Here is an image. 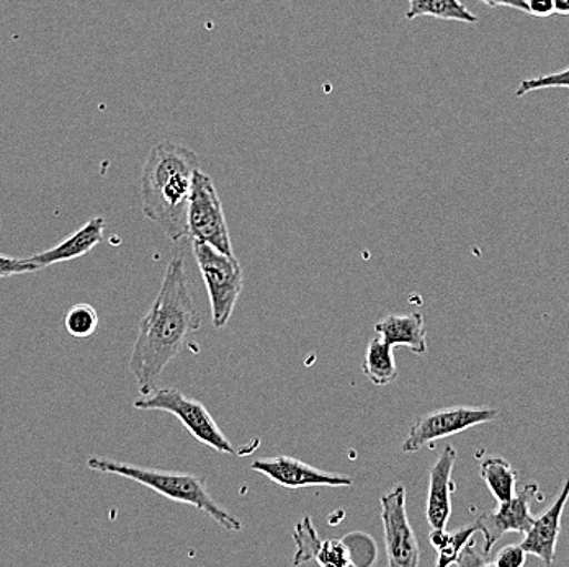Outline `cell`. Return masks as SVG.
I'll list each match as a JSON object with an SVG mask.
<instances>
[{"label":"cell","mask_w":569,"mask_h":567,"mask_svg":"<svg viewBox=\"0 0 569 567\" xmlns=\"http://www.w3.org/2000/svg\"><path fill=\"white\" fill-rule=\"evenodd\" d=\"M201 320L187 279L186 262L171 259L161 290L151 310L142 316L131 352L130 372L140 385L141 396L158 388L166 366L182 351L190 335L200 331Z\"/></svg>","instance_id":"1"},{"label":"cell","mask_w":569,"mask_h":567,"mask_svg":"<svg viewBox=\"0 0 569 567\" xmlns=\"http://www.w3.org/2000/svg\"><path fill=\"white\" fill-rule=\"evenodd\" d=\"M199 155L189 148L162 141L149 152L141 178L142 213L169 240L189 236L187 211Z\"/></svg>","instance_id":"2"},{"label":"cell","mask_w":569,"mask_h":567,"mask_svg":"<svg viewBox=\"0 0 569 567\" xmlns=\"http://www.w3.org/2000/svg\"><path fill=\"white\" fill-rule=\"evenodd\" d=\"M87 468L102 473V475L120 476V478L134 480V483L148 487V489L161 494L166 499L199 508L200 512L210 515L224 530L239 531L242 528L238 518L232 517L223 507L218 506L217 500L211 497L210 490H208L207 483L199 476L142 468V466L114 462V459L103 458V456H90L87 459Z\"/></svg>","instance_id":"3"},{"label":"cell","mask_w":569,"mask_h":567,"mask_svg":"<svg viewBox=\"0 0 569 567\" xmlns=\"http://www.w3.org/2000/svg\"><path fill=\"white\" fill-rule=\"evenodd\" d=\"M193 255L207 285L213 326L224 327L244 286L241 264L234 255L223 254L207 242L197 240H193Z\"/></svg>","instance_id":"4"},{"label":"cell","mask_w":569,"mask_h":567,"mask_svg":"<svg viewBox=\"0 0 569 567\" xmlns=\"http://www.w3.org/2000/svg\"><path fill=\"white\" fill-rule=\"evenodd\" d=\"M134 409L138 411H162V413L172 414L182 422L183 427L192 434L193 438L207 447L217 449L220 453L234 455L236 448L228 441L227 435L218 427L210 411L200 403L180 393L179 389H158L141 396L134 401Z\"/></svg>","instance_id":"5"},{"label":"cell","mask_w":569,"mask_h":567,"mask_svg":"<svg viewBox=\"0 0 569 567\" xmlns=\"http://www.w3.org/2000/svg\"><path fill=\"white\" fill-rule=\"evenodd\" d=\"M187 230L192 240L207 242L223 254L232 255L227 217L210 175L197 171L187 211Z\"/></svg>","instance_id":"6"},{"label":"cell","mask_w":569,"mask_h":567,"mask_svg":"<svg viewBox=\"0 0 569 567\" xmlns=\"http://www.w3.org/2000/svg\"><path fill=\"white\" fill-rule=\"evenodd\" d=\"M499 411L491 407H449V409L433 411L415 422L409 428L408 437L402 444V452L416 453L419 449L442 441L446 437L461 434L471 427L496 421Z\"/></svg>","instance_id":"7"},{"label":"cell","mask_w":569,"mask_h":567,"mask_svg":"<svg viewBox=\"0 0 569 567\" xmlns=\"http://www.w3.org/2000/svg\"><path fill=\"white\" fill-rule=\"evenodd\" d=\"M536 500H543L539 483H529L517 490L508 503H498L492 510L481 512L475 525L485 537V551L491 553L496 543L506 534H526L533 524L530 506Z\"/></svg>","instance_id":"8"},{"label":"cell","mask_w":569,"mask_h":567,"mask_svg":"<svg viewBox=\"0 0 569 567\" xmlns=\"http://www.w3.org/2000/svg\"><path fill=\"white\" fill-rule=\"evenodd\" d=\"M381 522H383L388 565L391 567L418 566L421 549L406 514V489L401 484L381 497Z\"/></svg>","instance_id":"9"},{"label":"cell","mask_w":569,"mask_h":567,"mask_svg":"<svg viewBox=\"0 0 569 567\" xmlns=\"http://www.w3.org/2000/svg\"><path fill=\"white\" fill-rule=\"evenodd\" d=\"M252 472L262 473L272 483L287 489H301L310 486L350 487L352 478L338 473H326L315 466L307 465L291 456L256 459L251 465Z\"/></svg>","instance_id":"10"},{"label":"cell","mask_w":569,"mask_h":567,"mask_svg":"<svg viewBox=\"0 0 569 567\" xmlns=\"http://www.w3.org/2000/svg\"><path fill=\"white\" fill-rule=\"evenodd\" d=\"M457 463V449L447 445L430 469L429 493H427L426 518L430 530H443L452 515V496L456 483L452 479Z\"/></svg>","instance_id":"11"},{"label":"cell","mask_w":569,"mask_h":567,"mask_svg":"<svg viewBox=\"0 0 569 567\" xmlns=\"http://www.w3.org/2000/svg\"><path fill=\"white\" fill-rule=\"evenodd\" d=\"M569 499V478L561 487L555 503L540 517L533 518L532 527L523 534L520 543L527 555L537 556L545 566H551L557 556L558 538L561 534V518Z\"/></svg>","instance_id":"12"},{"label":"cell","mask_w":569,"mask_h":567,"mask_svg":"<svg viewBox=\"0 0 569 567\" xmlns=\"http://www.w3.org/2000/svg\"><path fill=\"white\" fill-rule=\"evenodd\" d=\"M106 233V220L97 216L87 221L84 226L79 227L71 236L59 242L54 247L30 257L40 270L51 267V265L71 262L74 259L84 257L92 249H96L103 241Z\"/></svg>","instance_id":"13"},{"label":"cell","mask_w":569,"mask_h":567,"mask_svg":"<svg viewBox=\"0 0 569 567\" xmlns=\"http://www.w3.org/2000/svg\"><path fill=\"white\" fill-rule=\"evenodd\" d=\"M375 331L393 347H406L416 355L427 352L426 324L421 313L391 314L375 324Z\"/></svg>","instance_id":"14"},{"label":"cell","mask_w":569,"mask_h":567,"mask_svg":"<svg viewBox=\"0 0 569 567\" xmlns=\"http://www.w3.org/2000/svg\"><path fill=\"white\" fill-rule=\"evenodd\" d=\"M481 479L498 503H508L517 493V472L501 456H485L480 463Z\"/></svg>","instance_id":"15"},{"label":"cell","mask_w":569,"mask_h":567,"mask_svg":"<svg viewBox=\"0 0 569 567\" xmlns=\"http://www.w3.org/2000/svg\"><path fill=\"white\" fill-rule=\"evenodd\" d=\"M363 373L373 385L387 386L398 378L395 363L393 345L388 344L381 335L371 338L362 363Z\"/></svg>","instance_id":"16"},{"label":"cell","mask_w":569,"mask_h":567,"mask_svg":"<svg viewBox=\"0 0 569 567\" xmlns=\"http://www.w3.org/2000/svg\"><path fill=\"white\" fill-rule=\"evenodd\" d=\"M408 2L406 19L409 20L419 19V17L463 23H478L480 20L461 0H408Z\"/></svg>","instance_id":"17"},{"label":"cell","mask_w":569,"mask_h":567,"mask_svg":"<svg viewBox=\"0 0 569 567\" xmlns=\"http://www.w3.org/2000/svg\"><path fill=\"white\" fill-rule=\"evenodd\" d=\"M477 525L470 524L467 527L458 528L453 534L443 528V530H430L429 541L433 548L439 553V561L437 566L447 567L450 565H457L458 556H460L461 549L465 548L471 537L477 534Z\"/></svg>","instance_id":"18"},{"label":"cell","mask_w":569,"mask_h":567,"mask_svg":"<svg viewBox=\"0 0 569 567\" xmlns=\"http://www.w3.org/2000/svg\"><path fill=\"white\" fill-rule=\"evenodd\" d=\"M99 314L90 304H76L64 317V328L71 337L87 338L96 334Z\"/></svg>","instance_id":"19"},{"label":"cell","mask_w":569,"mask_h":567,"mask_svg":"<svg viewBox=\"0 0 569 567\" xmlns=\"http://www.w3.org/2000/svg\"><path fill=\"white\" fill-rule=\"evenodd\" d=\"M295 541H297V555H295L293 565H305V563L316 559L319 549H321L322 539L311 524L310 517H305L300 524L295 527Z\"/></svg>","instance_id":"20"},{"label":"cell","mask_w":569,"mask_h":567,"mask_svg":"<svg viewBox=\"0 0 569 567\" xmlns=\"http://www.w3.org/2000/svg\"><path fill=\"white\" fill-rule=\"evenodd\" d=\"M349 548L352 566H370L377 559V548L373 538L363 534H350L342 538Z\"/></svg>","instance_id":"21"},{"label":"cell","mask_w":569,"mask_h":567,"mask_svg":"<svg viewBox=\"0 0 569 567\" xmlns=\"http://www.w3.org/2000/svg\"><path fill=\"white\" fill-rule=\"evenodd\" d=\"M316 561L319 566L347 567L352 566L349 548H347L343 539H329L322 541Z\"/></svg>","instance_id":"22"},{"label":"cell","mask_w":569,"mask_h":567,"mask_svg":"<svg viewBox=\"0 0 569 567\" xmlns=\"http://www.w3.org/2000/svg\"><path fill=\"white\" fill-rule=\"evenodd\" d=\"M540 89H569V65L563 71L553 72V74L526 79L516 90V97H523Z\"/></svg>","instance_id":"23"},{"label":"cell","mask_w":569,"mask_h":567,"mask_svg":"<svg viewBox=\"0 0 569 567\" xmlns=\"http://www.w3.org/2000/svg\"><path fill=\"white\" fill-rule=\"evenodd\" d=\"M34 272H40V267L31 259H13L0 254V280Z\"/></svg>","instance_id":"24"},{"label":"cell","mask_w":569,"mask_h":567,"mask_svg":"<svg viewBox=\"0 0 569 567\" xmlns=\"http://www.w3.org/2000/svg\"><path fill=\"white\" fill-rule=\"evenodd\" d=\"M527 563V551L522 545H508L496 555L491 566L496 567H522Z\"/></svg>","instance_id":"25"},{"label":"cell","mask_w":569,"mask_h":567,"mask_svg":"<svg viewBox=\"0 0 569 567\" xmlns=\"http://www.w3.org/2000/svg\"><path fill=\"white\" fill-rule=\"evenodd\" d=\"M458 566H491V561L488 559V553L483 549H480L478 543L475 539H470V541L465 545V548L461 549L460 556L457 559Z\"/></svg>","instance_id":"26"},{"label":"cell","mask_w":569,"mask_h":567,"mask_svg":"<svg viewBox=\"0 0 569 567\" xmlns=\"http://www.w3.org/2000/svg\"><path fill=\"white\" fill-rule=\"evenodd\" d=\"M529 16L537 17V19H548L555 16L553 0H526Z\"/></svg>","instance_id":"27"},{"label":"cell","mask_w":569,"mask_h":567,"mask_svg":"<svg viewBox=\"0 0 569 567\" xmlns=\"http://www.w3.org/2000/svg\"><path fill=\"white\" fill-rule=\"evenodd\" d=\"M478 2H483L488 7H509V9L529 13L526 0H478Z\"/></svg>","instance_id":"28"},{"label":"cell","mask_w":569,"mask_h":567,"mask_svg":"<svg viewBox=\"0 0 569 567\" xmlns=\"http://www.w3.org/2000/svg\"><path fill=\"white\" fill-rule=\"evenodd\" d=\"M555 13L561 17H569V0H553Z\"/></svg>","instance_id":"29"}]
</instances>
